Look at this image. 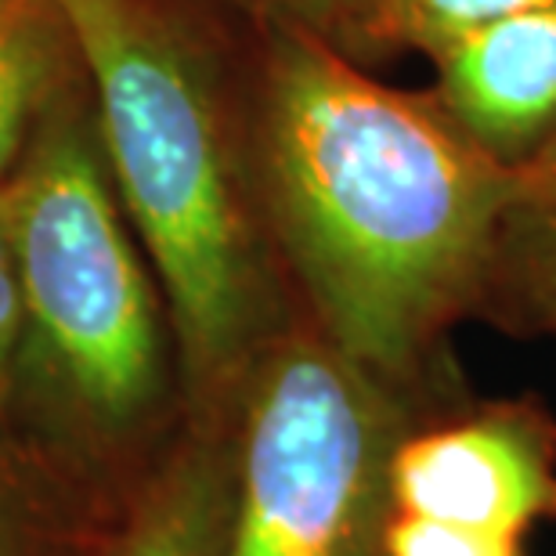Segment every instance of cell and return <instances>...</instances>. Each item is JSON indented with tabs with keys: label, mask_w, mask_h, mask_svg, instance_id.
<instances>
[{
	"label": "cell",
	"mask_w": 556,
	"mask_h": 556,
	"mask_svg": "<svg viewBox=\"0 0 556 556\" xmlns=\"http://www.w3.org/2000/svg\"><path fill=\"white\" fill-rule=\"evenodd\" d=\"M517 181L433 94L394 91L329 37L268 18L253 116L264 228L315 326L383 383L408 380L495 275Z\"/></svg>",
	"instance_id": "obj_1"
},
{
	"label": "cell",
	"mask_w": 556,
	"mask_h": 556,
	"mask_svg": "<svg viewBox=\"0 0 556 556\" xmlns=\"http://www.w3.org/2000/svg\"><path fill=\"white\" fill-rule=\"evenodd\" d=\"M4 192L22 289L4 427L119 520L188 413L163 293L124 225L80 94L51 98Z\"/></svg>",
	"instance_id": "obj_2"
},
{
	"label": "cell",
	"mask_w": 556,
	"mask_h": 556,
	"mask_svg": "<svg viewBox=\"0 0 556 556\" xmlns=\"http://www.w3.org/2000/svg\"><path fill=\"white\" fill-rule=\"evenodd\" d=\"M54 4L91 84L109 177L160 278L185 413L228 419L286 321L217 65L163 0Z\"/></svg>",
	"instance_id": "obj_3"
},
{
	"label": "cell",
	"mask_w": 556,
	"mask_h": 556,
	"mask_svg": "<svg viewBox=\"0 0 556 556\" xmlns=\"http://www.w3.org/2000/svg\"><path fill=\"white\" fill-rule=\"evenodd\" d=\"M402 438L391 383L315 321L282 326L231 405L225 556H383Z\"/></svg>",
	"instance_id": "obj_4"
},
{
	"label": "cell",
	"mask_w": 556,
	"mask_h": 556,
	"mask_svg": "<svg viewBox=\"0 0 556 556\" xmlns=\"http://www.w3.org/2000/svg\"><path fill=\"white\" fill-rule=\"evenodd\" d=\"M394 514L520 539L556 509V473L542 427L520 408L402 438L391 459Z\"/></svg>",
	"instance_id": "obj_5"
},
{
	"label": "cell",
	"mask_w": 556,
	"mask_h": 556,
	"mask_svg": "<svg viewBox=\"0 0 556 556\" xmlns=\"http://www.w3.org/2000/svg\"><path fill=\"white\" fill-rule=\"evenodd\" d=\"M433 98L509 166L556 135V4L498 18L433 54Z\"/></svg>",
	"instance_id": "obj_6"
},
{
	"label": "cell",
	"mask_w": 556,
	"mask_h": 556,
	"mask_svg": "<svg viewBox=\"0 0 556 556\" xmlns=\"http://www.w3.org/2000/svg\"><path fill=\"white\" fill-rule=\"evenodd\" d=\"M228 419H188L109 539L105 556H225L231 498Z\"/></svg>",
	"instance_id": "obj_7"
},
{
	"label": "cell",
	"mask_w": 556,
	"mask_h": 556,
	"mask_svg": "<svg viewBox=\"0 0 556 556\" xmlns=\"http://www.w3.org/2000/svg\"><path fill=\"white\" fill-rule=\"evenodd\" d=\"M116 525L0 422V556H105Z\"/></svg>",
	"instance_id": "obj_8"
},
{
	"label": "cell",
	"mask_w": 556,
	"mask_h": 556,
	"mask_svg": "<svg viewBox=\"0 0 556 556\" xmlns=\"http://www.w3.org/2000/svg\"><path fill=\"white\" fill-rule=\"evenodd\" d=\"M520 181L498 239V264H514L556 311V135L517 166Z\"/></svg>",
	"instance_id": "obj_9"
},
{
	"label": "cell",
	"mask_w": 556,
	"mask_h": 556,
	"mask_svg": "<svg viewBox=\"0 0 556 556\" xmlns=\"http://www.w3.org/2000/svg\"><path fill=\"white\" fill-rule=\"evenodd\" d=\"M553 4L556 0H376L362 37L391 48H416L433 59L466 33Z\"/></svg>",
	"instance_id": "obj_10"
},
{
	"label": "cell",
	"mask_w": 556,
	"mask_h": 556,
	"mask_svg": "<svg viewBox=\"0 0 556 556\" xmlns=\"http://www.w3.org/2000/svg\"><path fill=\"white\" fill-rule=\"evenodd\" d=\"M70 54H76V48L73 37H65L0 73V185L15 174L18 160L26 155L43 109L62 91V84H70L65 80Z\"/></svg>",
	"instance_id": "obj_11"
},
{
	"label": "cell",
	"mask_w": 556,
	"mask_h": 556,
	"mask_svg": "<svg viewBox=\"0 0 556 556\" xmlns=\"http://www.w3.org/2000/svg\"><path fill=\"white\" fill-rule=\"evenodd\" d=\"M383 556H517V539L444 525L430 517L394 514L383 535Z\"/></svg>",
	"instance_id": "obj_12"
},
{
	"label": "cell",
	"mask_w": 556,
	"mask_h": 556,
	"mask_svg": "<svg viewBox=\"0 0 556 556\" xmlns=\"http://www.w3.org/2000/svg\"><path fill=\"white\" fill-rule=\"evenodd\" d=\"M70 37L54 0H0V73Z\"/></svg>",
	"instance_id": "obj_13"
},
{
	"label": "cell",
	"mask_w": 556,
	"mask_h": 556,
	"mask_svg": "<svg viewBox=\"0 0 556 556\" xmlns=\"http://www.w3.org/2000/svg\"><path fill=\"white\" fill-rule=\"evenodd\" d=\"M18 340H22V289H18L15 242H11L8 192H4V185H0V422H4Z\"/></svg>",
	"instance_id": "obj_14"
},
{
	"label": "cell",
	"mask_w": 556,
	"mask_h": 556,
	"mask_svg": "<svg viewBox=\"0 0 556 556\" xmlns=\"http://www.w3.org/2000/svg\"><path fill=\"white\" fill-rule=\"evenodd\" d=\"M242 4L264 11L268 18L307 26L321 37H329L332 26H351V33L362 37V26L376 0H242Z\"/></svg>",
	"instance_id": "obj_15"
}]
</instances>
